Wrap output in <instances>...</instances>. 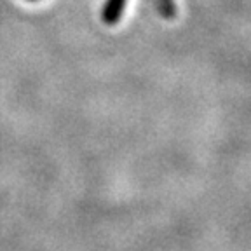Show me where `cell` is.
Masks as SVG:
<instances>
[{
    "label": "cell",
    "instance_id": "1",
    "mask_svg": "<svg viewBox=\"0 0 251 251\" xmlns=\"http://www.w3.org/2000/svg\"><path fill=\"white\" fill-rule=\"evenodd\" d=\"M127 0H105L101 9V20L105 25H115L122 18Z\"/></svg>",
    "mask_w": 251,
    "mask_h": 251
},
{
    "label": "cell",
    "instance_id": "2",
    "mask_svg": "<svg viewBox=\"0 0 251 251\" xmlns=\"http://www.w3.org/2000/svg\"><path fill=\"white\" fill-rule=\"evenodd\" d=\"M147 2H150V4L153 5V9H155L164 20H173L178 12L175 0H147Z\"/></svg>",
    "mask_w": 251,
    "mask_h": 251
}]
</instances>
